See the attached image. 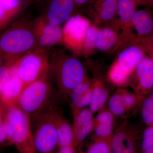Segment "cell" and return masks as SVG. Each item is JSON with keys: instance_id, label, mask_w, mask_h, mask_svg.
Masks as SVG:
<instances>
[{"instance_id": "obj_31", "label": "cell", "mask_w": 153, "mask_h": 153, "mask_svg": "<svg viewBox=\"0 0 153 153\" xmlns=\"http://www.w3.org/2000/svg\"><path fill=\"white\" fill-rule=\"evenodd\" d=\"M0 146H13L12 130L6 120L0 125Z\"/></svg>"}, {"instance_id": "obj_28", "label": "cell", "mask_w": 153, "mask_h": 153, "mask_svg": "<svg viewBox=\"0 0 153 153\" xmlns=\"http://www.w3.org/2000/svg\"><path fill=\"white\" fill-rule=\"evenodd\" d=\"M143 122L147 126H153V92L147 96L140 109Z\"/></svg>"}, {"instance_id": "obj_11", "label": "cell", "mask_w": 153, "mask_h": 153, "mask_svg": "<svg viewBox=\"0 0 153 153\" xmlns=\"http://www.w3.org/2000/svg\"><path fill=\"white\" fill-rule=\"evenodd\" d=\"M42 16L49 23L61 26L74 15L73 0H45Z\"/></svg>"}, {"instance_id": "obj_30", "label": "cell", "mask_w": 153, "mask_h": 153, "mask_svg": "<svg viewBox=\"0 0 153 153\" xmlns=\"http://www.w3.org/2000/svg\"><path fill=\"white\" fill-rule=\"evenodd\" d=\"M115 126L98 125L94 129V133L92 135L98 138L111 139L112 138L114 131Z\"/></svg>"}, {"instance_id": "obj_35", "label": "cell", "mask_w": 153, "mask_h": 153, "mask_svg": "<svg viewBox=\"0 0 153 153\" xmlns=\"http://www.w3.org/2000/svg\"><path fill=\"white\" fill-rule=\"evenodd\" d=\"M92 0H73L75 8L76 7H80L87 3L90 2Z\"/></svg>"}, {"instance_id": "obj_23", "label": "cell", "mask_w": 153, "mask_h": 153, "mask_svg": "<svg viewBox=\"0 0 153 153\" xmlns=\"http://www.w3.org/2000/svg\"><path fill=\"white\" fill-rule=\"evenodd\" d=\"M118 36L116 32L109 27H105L99 30L95 47L101 51H108L117 42Z\"/></svg>"}, {"instance_id": "obj_2", "label": "cell", "mask_w": 153, "mask_h": 153, "mask_svg": "<svg viewBox=\"0 0 153 153\" xmlns=\"http://www.w3.org/2000/svg\"><path fill=\"white\" fill-rule=\"evenodd\" d=\"M33 20L19 17L0 33V57L4 61L17 59L37 48Z\"/></svg>"}, {"instance_id": "obj_36", "label": "cell", "mask_w": 153, "mask_h": 153, "mask_svg": "<svg viewBox=\"0 0 153 153\" xmlns=\"http://www.w3.org/2000/svg\"><path fill=\"white\" fill-rule=\"evenodd\" d=\"M143 153H153V147L148 149L147 150L145 151Z\"/></svg>"}, {"instance_id": "obj_17", "label": "cell", "mask_w": 153, "mask_h": 153, "mask_svg": "<svg viewBox=\"0 0 153 153\" xmlns=\"http://www.w3.org/2000/svg\"><path fill=\"white\" fill-rule=\"evenodd\" d=\"M92 94L88 108L93 114L106 105L111 94V91L104 80L99 77L91 79Z\"/></svg>"}, {"instance_id": "obj_13", "label": "cell", "mask_w": 153, "mask_h": 153, "mask_svg": "<svg viewBox=\"0 0 153 153\" xmlns=\"http://www.w3.org/2000/svg\"><path fill=\"white\" fill-rule=\"evenodd\" d=\"M30 4L29 0H0V33L19 19Z\"/></svg>"}, {"instance_id": "obj_34", "label": "cell", "mask_w": 153, "mask_h": 153, "mask_svg": "<svg viewBox=\"0 0 153 153\" xmlns=\"http://www.w3.org/2000/svg\"><path fill=\"white\" fill-rule=\"evenodd\" d=\"M7 109L0 102V125L6 120Z\"/></svg>"}, {"instance_id": "obj_1", "label": "cell", "mask_w": 153, "mask_h": 153, "mask_svg": "<svg viewBox=\"0 0 153 153\" xmlns=\"http://www.w3.org/2000/svg\"><path fill=\"white\" fill-rule=\"evenodd\" d=\"M49 70L59 92L65 98L88 76L81 60L61 50L49 52Z\"/></svg>"}, {"instance_id": "obj_5", "label": "cell", "mask_w": 153, "mask_h": 153, "mask_svg": "<svg viewBox=\"0 0 153 153\" xmlns=\"http://www.w3.org/2000/svg\"><path fill=\"white\" fill-rule=\"evenodd\" d=\"M49 51L36 48L18 59L17 71L25 88L41 78L49 70Z\"/></svg>"}, {"instance_id": "obj_12", "label": "cell", "mask_w": 153, "mask_h": 153, "mask_svg": "<svg viewBox=\"0 0 153 153\" xmlns=\"http://www.w3.org/2000/svg\"><path fill=\"white\" fill-rule=\"evenodd\" d=\"M72 115L74 145L77 147L93 131L94 117L91 111L87 107L82 108Z\"/></svg>"}, {"instance_id": "obj_26", "label": "cell", "mask_w": 153, "mask_h": 153, "mask_svg": "<svg viewBox=\"0 0 153 153\" xmlns=\"http://www.w3.org/2000/svg\"><path fill=\"white\" fill-rule=\"evenodd\" d=\"M19 58L5 61L0 67V91L11 77L16 73Z\"/></svg>"}, {"instance_id": "obj_25", "label": "cell", "mask_w": 153, "mask_h": 153, "mask_svg": "<svg viewBox=\"0 0 153 153\" xmlns=\"http://www.w3.org/2000/svg\"><path fill=\"white\" fill-rule=\"evenodd\" d=\"M107 102V107L115 117L126 118L130 116L123 101L120 88H117Z\"/></svg>"}, {"instance_id": "obj_24", "label": "cell", "mask_w": 153, "mask_h": 153, "mask_svg": "<svg viewBox=\"0 0 153 153\" xmlns=\"http://www.w3.org/2000/svg\"><path fill=\"white\" fill-rule=\"evenodd\" d=\"M138 5L134 0H118L117 15L126 27L129 25Z\"/></svg>"}, {"instance_id": "obj_16", "label": "cell", "mask_w": 153, "mask_h": 153, "mask_svg": "<svg viewBox=\"0 0 153 153\" xmlns=\"http://www.w3.org/2000/svg\"><path fill=\"white\" fill-rule=\"evenodd\" d=\"M25 88L18 73L14 74L0 91V102L7 109L16 106Z\"/></svg>"}, {"instance_id": "obj_9", "label": "cell", "mask_w": 153, "mask_h": 153, "mask_svg": "<svg viewBox=\"0 0 153 153\" xmlns=\"http://www.w3.org/2000/svg\"><path fill=\"white\" fill-rule=\"evenodd\" d=\"M128 86L139 95H148L153 92V58L145 56L131 74Z\"/></svg>"}, {"instance_id": "obj_22", "label": "cell", "mask_w": 153, "mask_h": 153, "mask_svg": "<svg viewBox=\"0 0 153 153\" xmlns=\"http://www.w3.org/2000/svg\"><path fill=\"white\" fill-rule=\"evenodd\" d=\"M120 88L123 101L130 116L137 114L140 111L143 102L147 95H139L125 88Z\"/></svg>"}, {"instance_id": "obj_38", "label": "cell", "mask_w": 153, "mask_h": 153, "mask_svg": "<svg viewBox=\"0 0 153 153\" xmlns=\"http://www.w3.org/2000/svg\"><path fill=\"white\" fill-rule=\"evenodd\" d=\"M4 61L3 60L2 58H1V57H0V67H1V66L2 65V64H3V63H4Z\"/></svg>"}, {"instance_id": "obj_37", "label": "cell", "mask_w": 153, "mask_h": 153, "mask_svg": "<svg viewBox=\"0 0 153 153\" xmlns=\"http://www.w3.org/2000/svg\"><path fill=\"white\" fill-rule=\"evenodd\" d=\"M29 1L30 2V3L32 2H36V3H38V2H41L44 1L45 0H29Z\"/></svg>"}, {"instance_id": "obj_40", "label": "cell", "mask_w": 153, "mask_h": 153, "mask_svg": "<svg viewBox=\"0 0 153 153\" xmlns=\"http://www.w3.org/2000/svg\"><path fill=\"white\" fill-rule=\"evenodd\" d=\"M146 1H148L152 2L153 0H146ZM140 1L141 3L142 2V0H140Z\"/></svg>"}, {"instance_id": "obj_3", "label": "cell", "mask_w": 153, "mask_h": 153, "mask_svg": "<svg viewBox=\"0 0 153 153\" xmlns=\"http://www.w3.org/2000/svg\"><path fill=\"white\" fill-rule=\"evenodd\" d=\"M52 80L49 69L41 78L24 88L16 106L30 119H36L52 108L49 107L54 94Z\"/></svg>"}, {"instance_id": "obj_18", "label": "cell", "mask_w": 153, "mask_h": 153, "mask_svg": "<svg viewBox=\"0 0 153 153\" xmlns=\"http://www.w3.org/2000/svg\"><path fill=\"white\" fill-rule=\"evenodd\" d=\"M118 0H94L91 12L97 22L111 21L117 16Z\"/></svg>"}, {"instance_id": "obj_29", "label": "cell", "mask_w": 153, "mask_h": 153, "mask_svg": "<svg viewBox=\"0 0 153 153\" xmlns=\"http://www.w3.org/2000/svg\"><path fill=\"white\" fill-rule=\"evenodd\" d=\"M94 126L98 125L115 126V116L105 105L97 111L94 117Z\"/></svg>"}, {"instance_id": "obj_21", "label": "cell", "mask_w": 153, "mask_h": 153, "mask_svg": "<svg viewBox=\"0 0 153 153\" xmlns=\"http://www.w3.org/2000/svg\"><path fill=\"white\" fill-rule=\"evenodd\" d=\"M129 26L133 27L140 36L150 34L153 29V21L150 14L145 10L136 11L128 27Z\"/></svg>"}, {"instance_id": "obj_27", "label": "cell", "mask_w": 153, "mask_h": 153, "mask_svg": "<svg viewBox=\"0 0 153 153\" xmlns=\"http://www.w3.org/2000/svg\"><path fill=\"white\" fill-rule=\"evenodd\" d=\"M99 30L97 26L91 25L87 29L82 46V53L88 54L95 49L96 42Z\"/></svg>"}, {"instance_id": "obj_39", "label": "cell", "mask_w": 153, "mask_h": 153, "mask_svg": "<svg viewBox=\"0 0 153 153\" xmlns=\"http://www.w3.org/2000/svg\"><path fill=\"white\" fill-rule=\"evenodd\" d=\"M134 1H136L138 4L141 3L140 0H134Z\"/></svg>"}, {"instance_id": "obj_4", "label": "cell", "mask_w": 153, "mask_h": 153, "mask_svg": "<svg viewBox=\"0 0 153 153\" xmlns=\"http://www.w3.org/2000/svg\"><path fill=\"white\" fill-rule=\"evenodd\" d=\"M6 121L12 131L13 146L19 153H37L30 117L18 107L7 109Z\"/></svg>"}, {"instance_id": "obj_19", "label": "cell", "mask_w": 153, "mask_h": 153, "mask_svg": "<svg viewBox=\"0 0 153 153\" xmlns=\"http://www.w3.org/2000/svg\"><path fill=\"white\" fill-rule=\"evenodd\" d=\"M55 123L58 138V149L74 145L72 125L68 120L57 111L55 112Z\"/></svg>"}, {"instance_id": "obj_8", "label": "cell", "mask_w": 153, "mask_h": 153, "mask_svg": "<svg viewBox=\"0 0 153 153\" xmlns=\"http://www.w3.org/2000/svg\"><path fill=\"white\" fill-rule=\"evenodd\" d=\"M62 43L74 55L82 54V46L90 21L80 15H72L63 24Z\"/></svg>"}, {"instance_id": "obj_10", "label": "cell", "mask_w": 153, "mask_h": 153, "mask_svg": "<svg viewBox=\"0 0 153 153\" xmlns=\"http://www.w3.org/2000/svg\"><path fill=\"white\" fill-rule=\"evenodd\" d=\"M32 24L37 40V48L49 50L62 43L61 26L49 23L41 16L33 20Z\"/></svg>"}, {"instance_id": "obj_15", "label": "cell", "mask_w": 153, "mask_h": 153, "mask_svg": "<svg viewBox=\"0 0 153 153\" xmlns=\"http://www.w3.org/2000/svg\"><path fill=\"white\" fill-rule=\"evenodd\" d=\"M92 94L91 79L88 76L76 85L71 91L69 97L72 113L89 106Z\"/></svg>"}, {"instance_id": "obj_20", "label": "cell", "mask_w": 153, "mask_h": 153, "mask_svg": "<svg viewBox=\"0 0 153 153\" xmlns=\"http://www.w3.org/2000/svg\"><path fill=\"white\" fill-rule=\"evenodd\" d=\"M111 140L98 138L92 135L78 145L76 153H112Z\"/></svg>"}, {"instance_id": "obj_7", "label": "cell", "mask_w": 153, "mask_h": 153, "mask_svg": "<svg viewBox=\"0 0 153 153\" xmlns=\"http://www.w3.org/2000/svg\"><path fill=\"white\" fill-rule=\"evenodd\" d=\"M143 131L125 120L114 130L111 140L112 153H141Z\"/></svg>"}, {"instance_id": "obj_32", "label": "cell", "mask_w": 153, "mask_h": 153, "mask_svg": "<svg viewBox=\"0 0 153 153\" xmlns=\"http://www.w3.org/2000/svg\"><path fill=\"white\" fill-rule=\"evenodd\" d=\"M153 147V126H147L143 131L142 137L141 150L143 153L148 149Z\"/></svg>"}, {"instance_id": "obj_33", "label": "cell", "mask_w": 153, "mask_h": 153, "mask_svg": "<svg viewBox=\"0 0 153 153\" xmlns=\"http://www.w3.org/2000/svg\"><path fill=\"white\" fill-rule=\"evenodd\" d=\"M77 147L74 145L59 148L55 153H76Z\"/></svg>"}, {"instance_id": "obj_14", "label": "cell", "mask_w": 153, "mask_h": 153, "mask_svg": "<svg viewBox=\"0 0 153 153\" xmlns=\"http://www.w3.org/2000/svg\"><path fill=\"white\" fill-rule=\"evenodd\" d=\"M145 56L142 48L132 45L122 50L114 62L122 71L130 76Z\"/></svg>"}, {"instance_id": "obj_6", "label": "cell", "mask_w": 153, "mask_h": 153, "mask_svg": "<svg viewBox=\"0 0 153 153\" xmlns=\"http://www.w3.org/2000/svg\"><path fill=\"white\" fill-rule=\"evenodd\" d=\"M56 110L51 108L39 115L33 132L37 153H55L58 149V138L55 123Z\"/></svg>"}]
</instances>
